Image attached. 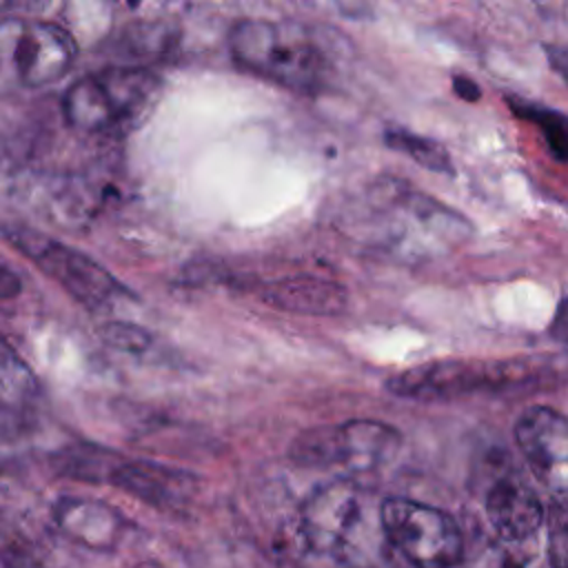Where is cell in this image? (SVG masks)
Masks as SVG:
<instances>
[{
  "instance_id": "cell-1",
  "label": "cell",
  "mask_w": 568,
  "mask_h": 568,
  "mask_svg": "<svg viewBox=\"0 0 568 568\" xmlns=\"http://www.w3.org/2000/svg\"><path fill=\"white\" fill-rule=\"evenodd\" d=\"M304 541L344 568H388L393 548L382 521V499L351 477L326 481L300 508Z\"/></svg>"
},
{
  "instance_id": "cell-2",
  "label": "cell",
  "mask_w": 568,
  "mask_h": 568,
  "mask_svg": "<svg viewBox=\"0 0 568 568\" xmlns=\"http://www.w3.org/2000/svg\"><path fill=\"white\" fill-rule=\"evenodd\" d=\"M233 60L280 87L315 93L335 73V49L317 29L291 18H242L229 31Z\"/></svg>"
},
{
  "instance_id": "cell-3",
  "label": "cell",
  "mask_w": 568,
  "mask_h": 568,
  "mask_svg": "<svg viewBox=\"0 0 568 568\" xmlns=\"http://www.w3.org/2000/svg\"><path fill=\"white\" fill-rule=\"evenodd\" d=\"M568 379L564 357H513L495 362L444 359L406 368L386 379V390L419 402L453 399L475 393L548 388Z\"/></svg>"
},
{
  "instance_id": "cell-4",
  "label": "cell",
  "mask_w": 568,
  "mask_h": 568,
  "mask_svg": "<svg viewBox=\"0 0 568 568\" xmlns=\"http://www.w3.org/2000/svg\"><path fill=\"white\" fill-rule=\"evenodd\" d=\"M160 93V78L144 67H106L91 71L64 91V120L89 133L122 131L135 124Z\"/></svg>"
},
{
  "instance_id": "cell-5",
  "label": "cell",
  "mask_w": 568,
  "mask_h": 568,
  "mask_svg": "<svg viewBox=\"0 0 568 568\" xmlns=\"http://www.w3.org/2000/svg\"><path fill=\"white\" fill-rule=\"evenodd\" d=\"M402 448V433L377 419H351L344 424L302 430L288 448V457L306 468H346L355 475L388 466Z\"/></svg>"
},
{
  "instance_id": "cell-6",
  "label": "cell",
  "mask_w": 568,
  "mask_h": 568,
  "mask_svg": "<svg viewBox=\"0 0 568 568\" xmlns=\"http://www.w3.org/2000/svg\"><path fill=\"white\" fill-rule=\"evenodd\" d=\"M382 521L393 552L413 568H455L464 559V535L442 508L408 497H386Z\"/></svg>"
},
{
  "instance_id": "cell-7",
  "label": "cell",
  "mask_w": 568,
  "mask_h": 568,
  "mask_svg": "<svg viewBox=\"0 0 568 568\" xmlns=\"http://www.w3.org/2000/svg\"><path fill=\"white\" fill-rule=\"evenodd\" d=\"M375 211L382 217V244L404 255H426L455 244L466 233V222L433 197L393 182L384 186Z\"/></svg>"
},
{
  "instance_id": "cell-8",
  "label": "cell",
  "mask_w": 568,
  "mask_h": 568,
  "mask_svg": "<svg viewBox=\"0 0 568 568\" xmlns=\"http://www.w3.org/2000/svg\"><path fill=\"white\" fill-rule=\"evenodd\" d=\"M13 240L22 253H27L80 304L98 311L106 308L118 295H124L120 282L89 255L69 248L55 240L31 233H16Z\"/></svg>"
},
{
  "instance_id": "cell-9",
  "label": "cell",
  "mask_w": 568,
  "mask_h": 568,
  "mask_svg": "<svg viewBox=\"0 0 568 568\" xmlns=\"http://www.w3.org/2000/svg\"><path fill=\"white\" fill-rule=\"evenodd\" d=\"M2 36L9 42L13 73L24 87H44L60 80L75 60V42L67 29L49 20H7Z\"/></svg>"
},
{
  "instance_id": "cell-10",
  "label": "cell",
  "mask_w": 568,
  "mask_h": 568,
  "mask_svg": "<svg viewBox=\"0 0 568 568\" xmlns=\"http://www.w3.org/2000/svg\"><path fill=\"white\" fill-rule=\"evenodd\" d=\"M515 442L535 477L568 501V417L550 406H530L515 422Z\"/></svg>"
},
{
  "instance_id": "cell-11",
  "label": "cell",
  "mask_w": 568,
  "mask_h": 568,
  "mask_svg": "<svg viewBox=\"0 0 568 568\" xmlns=\"http://www.w3.org/2000/svg\"><path fill=\"white\" fill-rule=\"evenodd\" d=\"M484 510L501 541L524 544L546 524L548 510L532 486L517 473H499L486 488Z\"/></svg>"
},
{
  "instance_id": "cell-12",
  "label": "cell",
  "mask_w": 568,
  "mask_h": 568,
  "mask_svg": "<svg viewBox=\"0 0 568 568\" xmlns=\"http://www.w3.org/2000/svg\"><path fill=\"white\" fill-rule=\"evenodd\" d=\"M248 288L264 304L297 315L328 317L342 313L348 304V293L342 284L315 275H288L280 280L255 282Z\"/></svg>"
},
{
  "instance_id": "cell-13",
  "label": "cell",
  "mask_w": 568,
  "mask_h": 568,
  "mask_svg": "<svg viewBox=\"0 0 568 568\" xmlns=\"http://www.w3.org/2000/svg\"><path fill=\"white\" fill-rule=\"evenodd\" d=\"M53 517L58 528L75 544L106 550L122 532V517L106 504L91 499L64 497L55 504Z\"/></svg>"
},
{
  "instance_id": "cell-14",
  "label": "cell",
  "mask_w": 568,
  "mask_h": 568,
  "mask_svg": "<svg viewBox=\"0 0 568 568\" xmlns=\"http://www.w3.org/2000/svg\"><path fill=\"white\" fill-rule=\"evenodd\" d=\"M109 481L153 506H169L186 499L193 477L149 462H118Z\"/></svg>"
},
{
  "instance_id": "cell-15",
  "label": "cell",
  "mask_w": 568,
  "mask_h": 568,
  "mask_svg": "<svg viewBox=\"0 0 568 568\" xmlns=\"http://www.w3.org/2000/svg\"><path fill=\"white\" fill-rule=\"evenodd\" d=\"M384 140L390 149L410 155L413 162H417L419 166H424L433 173H442V175H453L455 173L450 153L437 140H430V138H424V135H417L413 131L397 129V126L386 129Z\"/></svg>"
},
{
  "instance_id": "cell-16",
  "label": "cell",
  "mask_w": 568,
  "mask_h": 568,
  "mask_svg": "<svg viewBox=\"0 0 568 568\" xmlns=\"http://www.w3.org/2000/svg\"><path fill=\"white\" fill-rule=\"evenodd\" d=\"M510 109L517 115L537 124L546 138L550 153L557 160L568 162V115H564L555 109H548L544 104H530V102L515 100V98H510Z\"/></svg>"
},
{
  "instance_id": "cell-17",
  "label": "cell",
  "mask_w": 568,
  "mask_h": 568,
  "mask_svg": "<svg viewBox=\"0 0 568 568\" xmlns=\"http://www.w3.org/2000/svg\"><path fill=\"white\" fill-rule=\"evenodd\" d=\"M546 552L550 568H568V506L552 504L546 515Z\"/></svg>"
},
{
  "instance_id": "cell-18",
  "label": "cell",
  "mask_w": 568,
  "mask_h": 568,
  "mask_svg": "<svg viewBox=\"0 0 568 568\" xmlns=\"http://www.w3.org/2000/svg\"><path fill=\"white\" fill-rule=\"evenodd\" d=\"M102 335L104 339L124 351V353H144L149 346H151V335L135 326V324H126V322H111L102 328Z\"/></svg>"
},
{
  "instance_id": "cell-19",
  "label": "cell",
  "mask_w": 568,
  "mask_h": 568,
  "mask_svg": "<svg viewBox=\"0 0 568 568\" xmlns=\"http://www.w3.org/2000/svg\"><path fill=\"white\" fill-rule=\"evenodd\" d=\"M550 335L552 339L568 344V297L557 304V311L550 320Z\"/></svg>"
},
{
  "instance_id": "cell-20",
  "label": "cell",
  "mask_w": 568,
  "mask_h": 568,
  "mask_svg": "<svg viewBox=\"0 0 568 568\" xmlns=\"http://www.w3.org/2000/svg\"><path fill=\"white\" fill-rule=\"evenodd\" d=\"M544 49H546L550 67L568 82V51L561 47H552V44H546Z\"/></svg>"
},
{
  "instance_id": "cell-21",
  "label": "cell",
  "mask_w": 568,
  "mask_h": 568,
  "mask_svg": "<svg viewBox=\"0 0 568 568\" xmlns=\"http://www.w3.org/2000/svg\"><path fill=\"white\" fill-rule=\"evenodd\" d=\"M453 87H455V93H457L462 100H466V102L479 100V87H477L470 78H466V75H455V78H453Z\"/></svg>"
}]
</instances>
